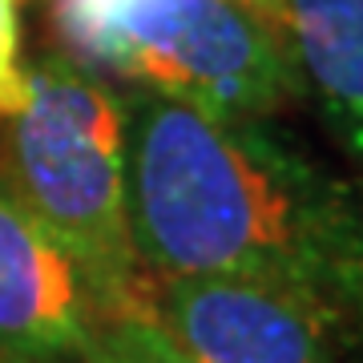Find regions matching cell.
Masks as SVG:
<instances>
[{
	"instance_id": "obj_5",
	"label": "cell",
	"mask_w": 363,
	"mask_h": 363,
	"mask_svg": "<svg viewBox=\"0 0 363 363\" xmlns=\"http://www.w3.org/2000/svg\"><path fill=\"white\" fill-rule=\"evenodd\" d=\"M93 319L97 303L81 267L0 169V355L77 363Z\"/></svg>"
},
{
	"instance_id": "obj_10",
	"label": "cell",
	"mask_w": 363,
	"mask_h": 363,
	"mask_svg": "<svg viewBox=\"0 0 363 363\" xmlns=\"http://www.w3.org/2000/svg\"><path fill=\"white\" fill-rule=\"evenodd\" d=\"M0 363H25V359H13V355H0Z\"/></svg>"
},
{
	"instance_id": "obj_3",
	"label": "cell",
	"mask_w": 363,
	"mask_h": 363,
	"mask_svg": "<svg viewBox=\"0 0 363 363\" xmlns=\"http://www.w3.org/2000/svg\"><path fill=\"white\" fill-rule=\"evenodd\" d=\"M69 57L214 117H267L303 93L279 25L234 0H52Z\"/></svg>"
},
{
	"instance_id": "obj_9",
	"label": "cell",
	"mask_w": 363,
	"mask_h": 363,
	"mask_svg": "<svg viewBox=\"0 0 363 363\" xmlns=\"http://www.w3.org/2000/svg\"><path fill=\"white\" fill-rule=\"evenodd\" d=\"M234 4H242V9H250V13H259L262 21H271V25H279V13H283V0H234Z\"/></svg>"
},
{
	"instance_id": "obj_7",
	"label": "cell",
	"mask_w": 363,
	"mask_h": 363,
	"mask_svg": "<svg viewBox=\"0 0 363 363\" xmlns=\"http://www.w3.org/2000/svg\"><path fill=\"white\" fill-rule=\"evenodd\" d=\"M77 363H202L182 347L154 311L97 315Z\"/></svg>"
},
{
	"instance_id": "obj_6",
	"label": "cell",
	"mask_w": 363,
	"mask_h": 363,
	"mask_svg": "<svg viewBox=\"0 0 363 363\" xmlns=\"http://www.w3.org/2000/svg\"><path fill=\"white\" fill-rule=\"evenodd\" d=\"M279 33L331 138L363 169V0H283Z\"/></svg>"
},
{
	"instance_id": "obj_1",
	"label": "cell",
	"mask_w": 363,
	"mask_h": 363,
	"mask_svg": "<svg viewBox=\"0 0 363 363\" xmlns=\"http://www.w3.org/2000/svg\"><path fill=\"white\" fill-rule=\"evenodd\" d=\"M125 202L150 283L255 279L363 331V190L267 117L125 97Z\"/></svg>"
},
{
	"instance_id": "obj_4",
	"label": "cell",
	"mask_w": 363,
	"mask_h": 363,
	"mask_svg": "<svg viewBox=\"0 0 363 363\" xmlns=\"http://www.w3.org/2000/svg\"><path fill=\"white\" fill-rule=\"evenodd\" d=\"M154 315L202 363H351L363 343L323 303L230 274L157 279Z\"/></svg>"
},
{
	"instance_id": "obj_2",
	"label": "cell",
	"mask_w": 363,
	"mask_h": 363,
	"mask_svg": "<svg viewBox=\"0 0 363 363\" xmlns=\"http://www.w3.org/2000/svg\"><path fill=\"white\" fill-rule=\"evenodd\" d=\"M25 77V109L4 117V178L73 255L97 315L154 311L125 202V97L73 57H40Z\"/></svg>"
},
{
	"instance_id": "obj_8",
	"label": "cell",
	"mask_w": 363,
	"mask_h": 363,
	"mask_svg": "<svg viewBox=\"0 0 363 363\" xmlns=\"http://www.w3.org/2000/svg\"><path fill=\"white\" fill-rule=\"evenodd\" d=\"M28 77L21 65V0H0V117L21 113Z\"/></svg>"
}]
</instances>
